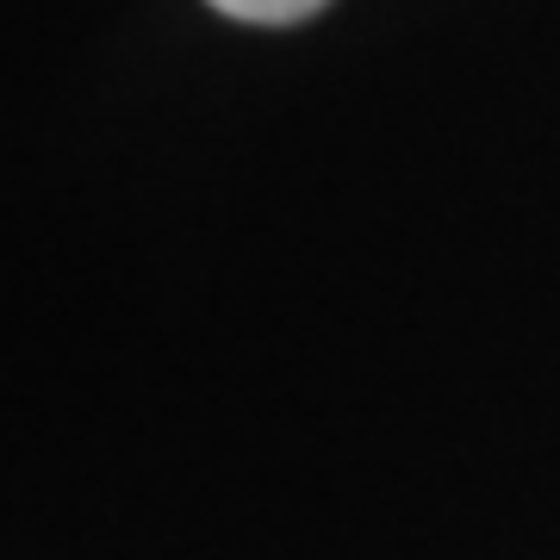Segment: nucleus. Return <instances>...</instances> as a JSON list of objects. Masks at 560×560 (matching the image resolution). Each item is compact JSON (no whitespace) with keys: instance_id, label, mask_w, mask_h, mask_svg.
Listing matches in <instances>:
<instances>
[{"instance_id":"1","label":"nucleus","mask_w":560,"mask_h":560,"mask_svg":"<svg viewBox=\"0 0 560 560\" xmlns=\"http://www.w3.org/2000/svg\"><path fill=\"white\" fill-rule=\"evenodd\" d=\"M206 7H219V13L249 20V25H293V20H312L330 0H206Z\"/></svg>"}]
</instances>
